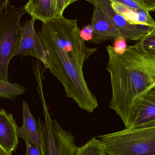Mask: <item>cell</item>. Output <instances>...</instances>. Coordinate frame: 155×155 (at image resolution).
Masks as SVG:
<instances>
[{
    "instance_id": "6da1fadb",
    "label": "cell",
    "mask_w": 155,
    "mask_h": 155,
    "mask_svg": "<svg viewBox=\"0 0 155 155\" xmlns=\"http://www.w3.org/2000/svg\"><path fill=\"white\" fill-rule=\"evenodd\" d=\"M77 20L57 16L42 23L38 34L47 54L46 69L61 83L66 96L89 113L98 106L83 73L87 59L97 51L86 46Z\"/></svg>"
},
{
    "instance_id": "7a4b0ae2",
    "label": "cell",
    "mask_w": 155,
    "mask_h": 155,
    "mask_svg": "<svg viewBox=\"0 0 155 155\" xmlns=\"http://www.w3.org/2000/svg\"><path fill=\"white\" fill-rule=\"evenodd\" d=\"M106 48L112 90L109 107L129 128L141 102L155 87V56L144 53L135 45L127 46L122 54L113 46Z\"/></svg>"
},
{
    "instance_id": "3957f363",
    "label": "cell",
    "mask_w": 155,
    "mask_h": 155,
    "mask_svg": "<svg viewBox=\"0 0 155 155\" xmlns=\"http://www.w3.org/2000/svg\"><path fill=\"white\" fill-rule=\"evenodd\" d=\"M108 155H155V126L98 136Z\"/></svg>"
},
{
    "instance_id": "277c9868",
    "label": "cell",
    "mask_w": 155,
    "mask_h": 155,
    "mask_svg": "<svg viewBox=\"0 0 155 155\" xmlns=\"http://www.w3.org/2000/svg\"><path fill=\"white\" fill-rule=\"evenodd\" d=\"M40 95L44 116V120L39 118L37 121L41 155H76L78 147L75 143L74 137L52 118L43 92L40 93Z\"/></svg>"
},
{
    "instance_id": "5b68a950",
    "label": "cell",
    "mask_w": 155,
    "mask_h": 155,
    "mask_svg": "<svg viewBox=\"0 0 155 155\" xmlns=\"http://www.w3.org/2000/svg\"><path fill=\"white\" fill-rule=\"evenodd\" d=\"M27 13L25 5L10 4L0 13V79L9 82L8 67L21 36V20Z\"/></svg>"
},
{
    "instance_id": "8992f818",
    "label": "cell",
    "mask_w": 155,
    "mask_h": 155,
    "mask_svg": "<svg viewBox=\"0 0 155 155\" xmlns=\"http://www.w3.org/2000/svg\"><path fill=\"white\" fill-rule=\"evenodd\" d=\"M35 20H27L22 25L20 43L14 57L19 55L31 56L39 60L46 69L47 54L38 33L35 28Z\"/></svg>"
},
{
    "instance_id": "52a82bcc",
    "label": "cell",
    "mask_w": 155,
    "mask_h": 155,
    "mask_svg": "<svg viewBox=\"0 0 155 155\" xmlns=\"http://www.w3.org/2000/svg\"><path fill=\"white\" fill-rule=\"evenodd\" d=\"M94 5L91 27L93 35L90 42L99 44L108 40H114L122 36L119 29L110 15L98 0H88Z\"/></svg>"
},
{
    "instance_id": "ba28073f",
    "label": "cell",
    "mask_w": 155,
    "mask_h": 155,
    "mask_svg": "<svg viewBox=\"0 0 155 155\" xmlns=\"http://www.w3.org/2000/svg\"><path fill=\"white\" fill-rule=\"evenodd\" d=\"M104 9L110 15L113 21L119 29L122 36L127 41H139L144 38L155 27L150 25L136 24L127 21L114 12L110 0H98Z\"/></svg>"
},
{
    "instance_id": "9c48e42d",
    "label": "cell",
    "mask_w": 155,
    "mask_h": 155,
    "mask_svg": "<svg viewBox=\"0 0 155 155\" xmlns=\"http://www.w3.org/2000/svg\"><path fill=\"white\" fill-rule=\"evenodd\" d=\"M17 127L12 115L0 109V147L8 155H12L18 146Z\"/></svg>"
},
{
    "instance_id": "30bf717a",
    "label": "cell",
    "mask_w": 155,
    "mask_h": 155,
    "mask_svg": "<svg viewBox=\"0 0 155 155\" xmlns=\"http://www.w3.org/2000/svg\"><path fill=\"white\" fill-rule=\"evenodd\" d=\"M22 114L23 124L21 126L17 127L18 137L23 139L25 142L29 141L35 147H40L41 140L37 122L31 113L29 105L25 101L22 103Z\"/></svg>"
},
{
    "instance_id": "8fae6325",
    "label": "cell",
    "mask_w": 155,
    "mask_h": 155,
    "mask_svg": "<svg viewBox=\"0 0 155 155\" xmlns=\"http://www.w3.org/2000/svg\"><path fill=\"white\" fill-rule=\"evenodd\" d=\"M155 126V87L141 102L130 127H147Z\"/></svg>"
},
{
    "instance_id": "7c38bea8",
    "label": "cell",
    "mask_w": 155,
    "mask_h": 155,
    "mask_svg": "<svg viewBox=\"0 0 155 155\" xmlns=\"http://www.w3.org/2000/svg\"><path fill=\"white\" fill-rule=\"evenodd\" d=\"M27 13L42 22L57 17L56 0H29L25 5Z\"/></svg>"
},
{
    "instance_id": "4fadbf2b",
    "label": "cell",
    "mask_w": 155,
    "mask_h": 155,
    "mask_svg": "<svg viewBox=\"0 0 155 155\" xmlns=\"http://www.w3.org/2000/svg\"><path fill=\"white\" fill-rule=\"evenodd\" d=\"M110 1L111 6L114 12L123 16L127 21L131 23L145 25L155 27V21L148 11L133 10L119 3Z\"/></svg>"
},
{
    "instance_id": "5bb4252c",
    "label": "cell",
    "mask_w": 155,
    "mask_h": 155,
    "mask_svg": "<svg viewBox=\"0 0 155 155\" xmlns=\"http://www.w3.org/2000/svg\"><path fill=\"white\" fill-rule=\"evenodd\" d=\"M24 87L0 79V97L14 99L25 92Z\"/></svg>"
},
{
    "instance_id": "9a60e30c",
    "label": "cell",
    "mask_w": 155,
    "mask_h": 155,
    "mask_svg": "<svg viewBox=\"0 0 155 155\" xmlns=\"http://www.w3.org/2000/svg\"><path fill=\"white\" fill-rule=\"evenodd\" d=\"M76 155H108L100 140L93 137L83 146L78 147Z\"/></svg>"
},
{
    "instance_id": "2e32d148",
    "label": "cell",
    "mask_w": 155,
    "mask_h": 155,
    "mask_svg": "<svg viewBox=\"0 0 155 155\" xmlns=\"http://www.w3.org/2000/svg\"><path fill=\"white\" fill-rule=\"evenodd\" d=\"M135 45L144 53L155 56V29Z\"/></svg>"
},
{
    "instance_id": "e0dca14e",
    "label": "cell",
    "mask_w": 155,
    "mask_h": 155,
    "mask_svg": "<svg viewBox=\"0 0 155 155\" xmlns=\"http://www.w3.org/2000/svg\"><path fill=\"white\" fill-rule=\"evenodd\" d=\"M119 3L126 7L137 11H148L138 0H110Z\"/></svg>"
},
{
    "instance_id": "ac0fdd59",
    "label": "cell",
    "mask_w": 155,
    "mask_h": 155,
    "mask_svg": "<svg viewBox=\"0 0 155 155\" xmlns=\"http://www.w3.org/2000/svg\"><path fill=\"white\" fill-rule=\"evenodd\" d=\"M127 41L123 36L118 37L114 41L113 47L116 53L122 54L125 52L128 46L127 44Z\"/></svg>"
},
{
    "instance_id": "d6986e66",
    "label": "cell",
    "mask_w": 155,
    "mask_h": 155,
    "mask_svg": "<svg viewBox=\"0 0 155 155\" xmlns=\"http://www.w3.org/2000/svg\"><path fill=\"white\" fill-rule=\"evenodd\" d=\"M71 4L70 0H56L57 17L63 15L64 10Z\"/></svg>"
},
{
    "instance_id": "ffe728a7",
    "label": "cell",
    "mask_w": 155,
    "mask_h": 155,
    "mask_svg": "<svg viewBox=\"0 0 155 155\" xmlns=\"http://www.w3.org/2000/svg\"><path fill=\"white\" fill-rule=\"evenodd\" d=\"M80 35L84 41H91L93 35V30L91 25L85 26L80 31Z\"/></svg>"
},
{
    "instance_id": "44dd1931",
    "label": "cell",
    "mask_w": 155,
    "mask_h": 155,
    "mask_svg": "<svg viewBox=\"0 0 155 155\" xmlns=\"http://www.w3.org/2000/svg\"><path fill=\"white\" fill-rule=\"evenodd\" d=\"M26 144V155H41L39 147L34 145L30 142H25Z\"/></svg>"
},
{
    "instance_id": "7402d4cb",
    "label": "cell",
    "mask_w": 155,
    "mask_h": 155,
    "mask_svg": "<svg viewBox=\"0 0 155 155\" xmlns=\"http://www.w3.org/2000/svg\"><path fill=\"white\" fill-rule=\"evenodd\" d=\"M150 12L155 11V0H138Z\"/></svg>"
},
{
    "instance_id": "603a6c76",
    "label": "cell",
    "mask_w": 155,
    "mask_h": 155,
    "mask_svg": "<svg viewBox=\"0 0 155 155\" xmlns=\"http://www.w3.org/2000/svg\"><path fill=\"white\" fill-rule=\"evenodd\" d=\"M10 0H0V13L3 12L9 4Z\"/></svg>"
},
{
    "instance_id": "cb8c5ba5",
    "label": "cell",
    "mask_w": 155,
    "mask_h": 155,
    "mask_svg": "<svg viewBox=\"0 0 155 155\" xmlns=\"http://www.w3.org/2000/svg\"><path fill=\"white\" fill-rule=\"evenodd\" d=\"M79 1H82V0H70V1H71V4L73 3L74 2H75ZM85 1H88V0H85Z\"/></svg>"
}]
</instances>
